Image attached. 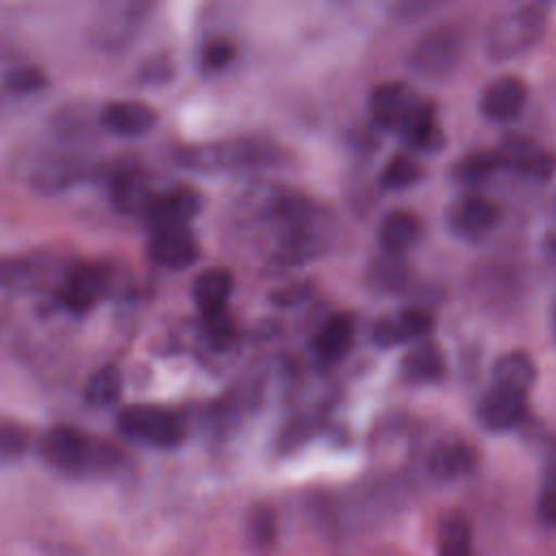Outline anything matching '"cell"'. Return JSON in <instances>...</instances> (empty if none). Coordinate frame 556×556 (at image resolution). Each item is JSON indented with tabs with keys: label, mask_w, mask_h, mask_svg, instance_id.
Segmentation results:
<instances>
[{
	"label": "cell",
	"mask_w": 556,
	"mask_h": 556,
	"mask_svg": "<svg viewBox=\"0 0 556 556\" xmlns=\"http://www.w3.org/2000/svg\"><path fill=\"white\" fill-rule=\"evenodd\" d=\"M547 28L541 4H523L497 15L484 30V50L493 61H508L534 48Z\"/></svg>",
	"instance_id": "7a4b0ae2"
},
{
	"label": "cell",
	"mask_w": 556,
	"mask_h": 556,
	"mask_svg": "<svg viewBox=\"0 0 556 556\" xmlns=\"http://www.w3.org/2000/svg\"><path fill=\"white\" fill-rule=\"evenodd\" d=\"M39 450L48 465L67 476L111 473L122 465V456L115 447L96 441L72 426L50 428L43 434Z\"/></svg>",
	"instance_id": "6da1fadb"
},
{
	"label": "cell",
	"mask_w": 556,
	"mask_h": 556,
	"mask_svg": "<svg viewBox=\"0 0 556 556\" xmlns=\"http://www.w3.org/2000/svg\"><path fill=\"white\" fill-rule=\"evenodd\" d=\"M437 552L439 556H473L471 528L463 515H450L441 521Z\"/></svg>",
	"instance_id": "d4e9b609"
},
{
	"label": "cell",
	"mask_w": 556,
	"mask_h": 556,
	"mask_svg": "<svg viewBox=\"0 0 556 556\" xmlns=\"http://www.w3.org/2000/svg\"><path fill=\"white\" fill-rule=\"evenodd\" d=\"M497 165L500 161L495 152H473L456 165V176L465 182H476L486 178Z\"/></svg>",
	"instance_id": "f1b7e54d"
},
{
	"label": "cell",
	"mask_w": 556,
	"mask_h": 556,
	"mask_svg": "<svg viewBox=\"0 0 556 556\" xmlns=\"http://www.w3.org/2000/svg\"><path fill=\"white\" fill-rule=\"evenodd\" d=\"M421 100L402 83L378 85L369 96V115L376 124L400 128Z\"/></svg>",
	"instance_id": "8fae6325"
},
{
	"label": "cell",
	"mask_w": 556,
	"mask_h": 556,
	"mask_svg": "<svg viewBox=\"0 0 556 556\" xmlns=\"http://www.w3.org/2000/svg\"><path fill=\"white\" fill-rule=\"evenodd\" d=\"M523 415H526V395L504 387H495V384L491 391L484 393L478 406L480 421L495 432L515 428L523 419Z\"/></svg>",
	"instance_id": "5bb4252c"
},
{
	"label": "cell",
	"mask_w": 556,
	"mask_h": 556,
	"mask_svg": "<svg viewBox=\"0 0 556 556\" xmlns=\"http://www.w3.org/2000/svg\"><path fill=\"white\" fill-rule=\"evenodd\" d=\"M419 230H421V224L410 211H393L382 219L378 239L387 252L400 254L417 241Z\"/></svg>",
	"instance_id": "44dd1931"
},
{
	"label": "cell",
	"mask_w": 556,
	"mask_h": 556,
	"mask_svg": "<svg viewBox=\"0 0 556 556\" xmlns=\"http://www.w3.org/2000/svg\"><path fill=\"white\" fill-rule=\"evenodd\" d=\"M278 150L269 141L261 139H232L217 143L189 146L178 152L180 165L198 172H224L239 167L271 165L278 159Z\"/></svg>",
	"instance_id": "3957f363"
},
{
	"label": "cell",
	"mask_w": 556,
	"mask_h": 556,
	"mask_svg": "<svg viewBox=\"0 0 556 556\" xmlns=\"http://www.w3.org/2000/svg\"><path fill=\"white\" fill-rule=\"evenodd\" d=\"M493 380L495 387H504L521 395H528L536 380L534 361L526 352H506L493 363Z\"/></svg>",
	"instance_id": "ac0fdd59"
},
{
	"label": "cell",
	"mask_w": 556,
	"mask_h": 556,
	"mask_svg": "<svg viewBox=\"0 0 556 556\" xmlns=\"http://www.w3.org/2000/svg\"><path fill=\"white\" fill-rule=\"evenodd\" d=\"M117 426L126 439L163 450L180 445L187 437L185 419L178 413L154 404L126 406L117 417Z\"/></svg>",
	"instance_id": "277c9868"
},
{
	"label": "cell",
	"mask_w": 556,
	"mask_h": 556,
	"mask_svg": "<svg viewBox=\"0 0 556 556\" xmlns=\"http://www.w3.org/2000/svg\"><path fill=\"white\" fill-rule=\"evenodd\" d=\"M28 182L37 189L43 191H56L70 187L83 172L85 167L67 154L59 152H37L26 169Z\"/></svg>",
	"instance_id": "4fadbf2b"
},
{
	"label": "cell",
	"mask_w": 556,
	"mask_h": 556,
	"mask_svg": "<svg viewBox=\"0 0 556 556\" xmlns=\"http://www.w3.org/2000/svg\"><path fill=\"white\" fill-rule=\"evenodd\" d=\"M100 122L119 137H139L154 128L156 113L139 100H115L102 109Z\"/></svg>",
	"instance_id": "9a60e30c"
},
{
	"label": "cell",
	"mask_w": 556,
	"mask_h": 556,
	"mask_svg": "<svg viewBox=\"0 0 556 556\" xmlns=\"http://www.w3.org/2000/svg\"><path fill=\"white\" fill-rule=\"evenodd\" d=\"M235 59V46L228 39H211L202 48V65L206 70H222Z\"/></svg>",
	"instance_id": "d6a6232c"
},
{
	"label": "cell",
	"mask_w": 556,
	"mask_h": 556,
	"mask_svg": "<svg viewBox=\"0 0 556 556\" xmlns=\"http://www.w3.org/2000/svg\"><path fill=\"white\" fill-rule=\"evenodd\" d=\"M28 278V265L20 258L0 261V285H17Z\"/></svg>",
	"instance_id": "8d00e7d4"
},
{
	"label": "cell",
	"mask_w": 556,
	"mask_h": 556,
	"mask_svg": "<svg viewBox=\"0 0 556 556\" xmlns=\"http://www.w3.org/2000/svg\"><path fill=\"white\" fill-rule=\"evenodd\" d=\"M354 337V319L350 315H332L315 337V350L319 356L334 361L343 356Z\"/></svg>",
	"instance_id": "cb8c5ba5"
},
{
	"label": "cell",
	"mask_w": 556,
	"mask_h": 556,
	"mask_svg": "<svg viewBox=\"0 0 556 556\" xmlns=\"http://www.w3.org/2000/svg\"><path fill=\"white\" fill-rule=\"evenodd\" d=\"M148 4L141 2H113L102 4L91 24V39L102 50L124 48L141 28Z\"/></svg>",
	"instance_id": "8992f818"
},
{
	"label": "cell",
	"mask_w": 556,
	"mask_h": 556,
	"mask_svg": "<svg viewBox=\"0 0 556 556\" xmlns=\"http://www.w3.org/2000/svg\"><path fill=\"white\" fill-rule=\"evenodd\" d=\"M204 328L208 332V337L217 343H224L232 337V321L226 315V311H215V313H206L204 315Z\"/></svg>",
	"instance_id": "e575fe53"
},
{
	"label": "cell",
	"mask_w": 556,
	"mask_h": 556,
	"mask_svg": "<svg viewBox=\"0 0 556 556\" xmlns=\"http://www.w3.org/2000/svg\"><path fill=\"white\" fill-rule=\"evenodd\" d=\"M460 50V35L450 26H437L415 41L408 54V65L421 78L441 80L456 70Z\"/></svg>",
	"instance_id": "5b68a950"
},
{
	"label": "cell",
	"mask_w": 556,
	"mask_h": 556,
	"mask_svg": "<svg viewBox=\"0 0 556 556\" xmlns=\"http://www.w3.org/2000/svg\"><path fill=\"white\" fill-rule=\"evenodd\" d=\"M473 465H476L473 450L463 441H443V443H439L432 450L430 460H428L430 473L441 478V480L465 476L473 469Z\"/></svg>",
	"instance_id": "d6986e66"
},
{
	"label": "cell",
	"mask_w": 556,
	"mask_h": 556,
	"mask_svg": "<svg viewBox=\"0 0 556 556\" xmlns=\"http://www.w3.org/2000/svg\"><path fill=\"white\" fill-rule=\"evenodd\" d=\"M54 556H74V554H54Z\"/></svg>",
	"instance_id": "74e56055"
},
{
	"label": "cell",
	"mask_w": 556,
	"mask_h": 556,
	"mask_svg": "<svg viewBox=\"0 0 556 556\" xmlns=\"http://www.w3.org/2000/svg\"><path fill=\"white\" fill-rule=\"evenodd\" d=\"M148 254L161 267L187 269L198 261L200 248L195 237L185 226L163 228L154 230V237L148 243Z\"/></svg>",
	"instance_id": "30bf717a"
},
{
	"label": "cell",
	"mask_w": 556,
	"mask_h": 556,
	"mask_svg": "<svg viewBox=\"0 0 556 556\" xmlns=\"http://www.w3.org/2000/svg\"><path fill=\"white\" fill-rule=\"evenodd\" d=\"M371 339L380 345V348H393V345H400L404 343V332L397 324V319L389 317V319H380L374 324V330H371Z\"/></svg>",
	"instance_id": "836d02e7"
},
{
	"label": "cell",
	"mask_w": 556,
	"mask_h": 556,
	"mask_svg": "<svg viewBox=\"0 0 556 556\" xmlns=\"http://www.w3.org/2000/svg\"><path fill=\"white\" fill-rule=\"evenodd\" d=\"M111 287V274L100 263H80L70 269L63 287L61 300L74 313L91 311L100 300L106 298Z\"/></svg>",
	"instance_id": "ba28073f"
},
{
	"label": "cell",
	"mask_w": 556,
	"mask_h": 556,
	"mask_svg": "<svg viewBox=\"0 0 556 556\" xmlns=\"http://www.w3.org/2000/svg\"><path fill=\"white\" fill-rule=\"evenodd\" d=\"M30 447V434L22 424L0 419V463L22 458Z\"/></svg>",
	"instance_id": "4316f807"
},
{
	"label": "cell",
	"mask_w": 556,
	"mask_h": 556,
	"mask_svg": "<svg viewBox=\"0 0 556 556\" xmlns=\"http://www.w3.org/2000/svg\"><path fill=\"white\" fill-rule=\"evenodd\" d=\"M397 130L417 150H437L443 143V132L437 124L434 111L426 102H419Z\"/></svg>",
	"instance_id": "ffe728a7"
},
{
	"label": "cell",
	"mask_w": 556,
	"mask_h": 556,
	"mask_svg": "<svg viewBox=\"0 0 556 556\" xmlns=\"http://www.w3.org/2000/svg\"><path fill=\"white\" fill-rule=\"evenodd\" d=\"M276 526H274V513L265 506H258L248 517V539L256 547H267L274 539Z\"/></svg>",
	"instance_id": "f546056e"
},
{
	"label": "cell",
	"mask_w": 556,
	"mask_h": 556,
	"mask_svg": "<svg viewBox=\"0 0 556 556\" xmlns=\"http://www.w3.org/2000/svg\"><path fill=\"white\" fill-rule=\"evenodd\" d=\"M232 291V274L224 267H208L200 271L191 285V295L202 315L224 311Z\"/></svg>",
	"instance_id": "e0dca14e"
},
{
	"label": "cell",
	"mask_w": 556,
	"mask_h": 556,
	"mask_svg": "<svg viewBox=\"0 0 556 556\" xmlns=\"http://www.w3.org/2000/svg\"><path fill=\"white\" fill-rule=\"evenodd\" d=\"M397 324L404 332V339L410 341V339H419V337H426L430 330H432V315L421 311V308H406L402 311L397 317Z\"/></svg>",
	"instance_id": "1f68e13d"
},
{
	"label": "cell",
	"mask_w": 556,
	"mask_h": 556,
	"mask_svg": "<svg viewBox=\"0 0 556 556\" xmlns=\"http://www.w3.org/2000/svg\"><path fill=\"white\" fill-rule=\"evenodd\" d=\"M500 165L513 167L526 176L545 180L556 172V152L539 146L530 137H506L504 143L495 150Z\"/></svg>",
	"instance_id": "9c48e42d"
},
{
	"label": "cell",
	"mask_w": 556,
	"mask_h": 556,
	"mask_svg": "<svg viewBox=\"0 0 556 556\" xmlns=\"http://www.w3.org/2000/svg\"><path fill=\"white\" fill-rule=\"evenodd\" d=\"M539 515L545 523L556 526V471L547 478L541 497H539Z\"/></svg>",
	"instance_id": "d590c367"
},
{
	"label": "cell",
	"mask_w": 556,
	"mask_h": 556,
	"mask_svg": "<svg viewBox=\"0 0 556 556\" xmlns=\"http://www.w3.org/2000/svg\"><path fill=\"white\" fill-rule=\"evenodd\" d=\"M122 393V374L113 365H104L87 380L85 387V400L91 406H109L113 404Z\"/></svg>",
	"instance_id": "484cf974"
},
{
	"label": "cell",
	"mask_w": 556,
	"mask_h": 556,
	"mask_svg": "<svg viewBox=\"0 0 556 556\" xmlns=\"http://www.w3.org/2000/svg\"><path fill=\"white\" fill-rule=\"evenodd\" d=\"M421 178V165L404 154L391 159L382 172V185L387 189H404Z\"/></svg>",
	"instance_id": "83f0119b"
},
{
	"label": "cell",
	"mask_w": 556,
	"mask_h": 556,
	"mask_svg": "<svg viewBox=\"0 0 556 556\" xmlns=\"http://www.w3.org/2000/svg\"><path fill=\"white\" fill-rule=\"evenodd\" d=\"M48 83L43 70L35 67V65H24V67H15L13 72H9L7 76V87L15 93H35L39 89H43Z\"/></svg>",
	"instance_id": "4dcf8cb0"
},
{
	"label": "cell",
	"mask_w": 556,
	"mask_h": 556,
	"mask_svg": "<svg viewBox=\"0 0 556 556\" xmlns=\"http://www.w3.org/2000/svg\"><path fill=\"white\" fill-rule=\"evenodd\" d=\"M402 378L408 382H432L443 374V356L434 343H421L408 350L400 363Z\"/></svg>",
	"instance_id": "7402d4cb"
},
{
	"label": "cell",
	"mask_w": 556,
	"mask_h": 556,
	"mask_svg": "<svg viewBox=\"0 0 556 556\" xmlns=\"http://www.w3.org/2000/svg\"><path fill=\"white\" fill-rule=\"evenodd\" d=\"M200 206L202 198L193 187L176 185L167 191L154 193L141 215L154 230L182 228L189 219H193L200 213Z\"/></svg>",
	"instance_id": "52a82bcc"
},
{
	"label": "cell",
	"mask_w": 556,
	"mask_h": 556,
	"mask_svg": "<svg viewBox=\"0 0 556 556\" xmlns=\"http://www.w3.org/2000/svg\"><path fill=\"white\" fill-rule=\"evenodd\" d=\"M528 100V85L519 76H500L482 91L480 109L489 119H515Z\"/></svg>",
	"instance_id": "7c38bea8"
},
{
	"label": "cell",
	"mask_w": 556,
	"mask_h": 556,
	"mask_svg": "<svg viewBox=\"0 0 556 556\" xmlns=\"http://www.w3.org/2000/svg\"><path fill=\"white\" fill-rule=\"evenodd\" d=\"M497 208L484 198H463L447 213L450 228L460 237H480L495 226Z\"/></svg>",
	"instance_id": "2e32d148"
},
{
	"label": "cell",
	"mask_w": 556,
	"mask_h": 556,
	"mask_svg": "<svg viewBox=\"0 0 556 556\" xmlns=\"http://www.w3.org/2000/svg\"><path fill=\"white\" fill-rule=\"evenodd\" d=\"M152 195L148 180L137 172H119L111 182V198L124 213H143Z\"/></svg>",
	"instance_id": "603a6c76"
}]
</instances>
